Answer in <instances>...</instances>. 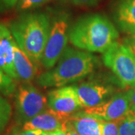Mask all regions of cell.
I'll return each instance as SVG.
<instances>
[{
    "label": "cell",
    "mask_w": 135,
    "mask_h": 135,
    "mask_svg": "<svg viewBox=\"0 0 135 135\" xmlns=\"http://www.w3.org/2000/svg\"><path fill=\"white\" fill-rule=\"evenodd\" d=\"M51 23L48 15L41 12H24L9 23L19 47L39 66L48 39Z\"/></svg>",
    "instance_id": "obj_1"
},
{
    "label": "cell",
    "mask_w": 135,
    "mask_h": 135,
    "mask_svg": "<svg viewBox=\"0 0 135 135\" xmlns=\"http://www.w3.org/2000/svg\"><path fill=\"white\" fill-rule=\"evenodd\" d=\"M119 38V32L109 19L98 14L86 15L68 32L70 42L89 53H104Z\"/></svg>",
    "instance_id": "obj_2"
},
{
    "label": "cell",
    "mask_w": 135,
    "mask_h": 135,
    "mask_svg": "<svg viewBox=\"0 0 135 135\" xmlns=\"http://www.w3.org/2000/svg\"><path fill=\"white\" fill-rule=\"evenodd\" d=\"M96 62V57L91 53L67 47L56 65L38 76L37 83L45 88L65 86L91 74Z\"/></svg>",
    "instance_id": "obj_3"
},
{
    "label": "cell",
    "mask_w": 135,
    "mask_h": 135,
    "mask_svg": "<svg viewBox=\"0 0 135 135\" xmlns=\"http://www.w3.org/2000/svg\"><path fill=\"white\" fill-rule=\"evenodd\" d=\"M47 98L30 83H22L15 93V120L22 126L46 110Z\"/></svg>",
    "instance_id": "obj_4"
},
{
    "label": "cell",
    "mask_w": 135,
    "mask_h": 135,
    "mask_svg": "<svg viewBox=\"0 0 135 135\" xmlns=\"http://www.w3.org/2000/svg\"><path fill=\"white\" fill-rule=\"evenodd\" d=\"M103 61L122 84L135 85V56L124 44L115 41L104 53Z\"/></svg>",
    "instance_id": "obj_5"
},
{
    "label": "cell",
    "mask_w": 135,
    "mask_h": 135,
    "mask_svg": "<svg viewBox=\"0 0 135 135\" xmlns=\"http://www.w3.org/2000/svg\"><path fill=\"white\" fill-rule=\"evenodd\" d=\"M69 25L68 16L61 14L53 20L48 39L44 49L41 64L45 69L53 68L67 47Z\"/></svg>",
    "instance_id": "obj_6"
},
{
    "label": "cell",
    "mask_w": 135,
    "mask_h": 135,
    "mask_svg": "<svg viewBox=\"0 0 135 135\" xmlns=\"http://www.w3.org/2000/svg\"><path fill=\"white\" fill-rule=\"evenodd\" d=\"M83 110L101 120L118 122L131 110L129 90L117 92L100 105Z\"/></svg>",
    "instance_id": "obj_7"
},
{
    "label": "cell",
    "mask_w": 135,
    "mask_h": 135,
    "mask_svg": "<svg viewBox=\"0 0 135 135\" xmlns=\"http://www.w3.org/2000/svg\"><path fill=\"white\" fill-rule=\"evenodd\" d=\"M47 101L49 108L65 116H71L84 109L75 86H65L50 91Z\"/></svg>",
    "instance_id": "obj_8"
},
{
    "label": "cell",
    "mask_w": 135,
    "mask_h": 135,
    "mask_svg": "<svg viewBox=\"0 0 135 135\" xmlns=\"http://www.w3.org/2000/svg\"><path fill=\"white\" fill-rule=\"evenodd\" d=\"M75 87L84 109L98 106L117 93L112 85L99 82L83 83Z\"/></svg>",
    "instance_id": "obj_9"
},
{
    "label": "cell",
    "mask_w": 135,
    "mask_h": 135,
    "mask_svg": "<svg viewBox=\"0 0 135 135\" xmlns=\"http://www.w3.org/2000/svg\"><path fill=\"white\" fill-rule=\"evenodd\" d=\"M70 116H65L47 108L39 115L26 122L21 128L24 130H40L44 132H52L65 129Z\"/></svg>",
    "instance_id": "obj_10"
},
{
    "label": "cell",
    "mask_w": 135,
    "mask_h": 135,
    "mask_svg": "<svg viewBox=\"0 0 135 135\" xmlns=\"http://www.w3.org/2000/svg\"><path fill=\"white\" fill-rule=\"evenodd\" d=\"M15 44L8 26L0 23V70L18 81L14 65Z\"/></svg>",
    "instance_id": "obj_11"
},
{
    "label": "cell",
    "mask_w": 135,
    "mask_h": 135,
    "mask_svg": "<svg viewBox=\"0 0 135 135\" xmlns=\"http://www.w3.org/2000/svg\"><path fill=\"white\" fill-rule=\"evenodd\" d=\"M113 19L122 32L135 35V0H118L113 9Z\"/></svg>",
    "instance_id": "obj_12"
},
{
    "label": "cell",
    "mask_w": 135,
    "mask_h": 135,
    "mask_svg": "<svg viewBox=\"0 0 135 135\" xmlns=\"http://www.w3.org/2000/svg\"><path fill=\"white\" fill-rule=\"evenodd\" d=\"M14 65L18 81L31 83L35 78L38 73V65L15 44Z\"/></svg>",
    "instance_id": "obj_13"
},
{
    "label": "cell",
    "mask_w": 135,
    "mask_h": 135,
    "mask_svg": "<svg viewBox=\"0 0 135 135\" xmlns=\"http://www.w3.org/2000/svg\"><path fill=\"white\" fill-rule=\"evenodd\" d=\"M69 122L79 135H101L100 119L83 110L71 115Z\"/></svg>",
    "instance_id": "obj_14"
},
{
    "label": "cell",
    "mask_w": 135,
    "mask_h": 135,
    "mask_svg": "<svg viewBox=\"0 0 135 135\" xmlns=\"http://www.w3.org/2000/svg\"><path fill=\"white\" fill-rule=\"evenodd\" d=\"M119 135H135V112L130 110L118 121Z\"/></svg>",
    "instance_id": "obj_15"
},
{
    "label": "cell",
    "mask_w": 135,
    "mask_h": 135,
    "mask_svg": "<svg viewBox=\"0 0 135 135\" xmlns=\"http://www.w3.org/2000/svg\"><path fill=\"white\" fill-rule=\"evenodd\" d=\"M12 115L11 105L5 97L0 94V134L4 131Z\"/></svg>",
    "instance_id": "obj_16"
},
{
    "label": "cell",
    "mask_w": 135,
    "mask_h": 135,
    "mask_svg": "<svg viewBox=\"0 0 135 135\" xmlns=\"http://www.w3.org/2000/svg\"><path fill=\"white\" fill-rule=\"evenodd\" d=\"M17 88L15 80L9 77L6 73L0 70V94L8 96L15 94Z\"/></svg>",
    "instance_id": "obj_17"
},
{
    "label": "cell",
    "mask_w": 135,
    "mask_h": 135,
    "mask_svg": "<svg viewBox=\"0 0 135 135\" xmlns=\"http://www.w3.org/2000/svg\"><path fill=\"white\" fill-rule=\"evenodd\" d=\"M50 0H18L16 9L20 12H26L30 10L38 8Z\"/></svg>",
    "instance_id": "obj_18"
},
{
    "label": "cell",
    "mask_w": 135,
    "mask_h": 135,
    "mask_svg": "<svg viewBox=\"0 0 135 135\" xmlns=\"http://www.w3.org/2000/svg\"><path fill=\"white\" fill-rule=\"evenodd\" d=\"M101 135H119L118 122H108L100 119Z\"/></svg>",
    "instance_id": "obj_19"
},
{
    "label": "cell",
    "mask_w": 135,
    "mask_h": 135,
    "mask_svg": "<svg viewBox=\"0 0 135 135\" xmlns=\"http://www.w3.org/2000/svg\"><path fill=\"white\" fill-rule=\"evenodd\" d=\"M17 2L18 0H0V12H5L16 8Z\"/></svg>",
    "instance_id": "obj_20"
},
{
    "label": "cell",
    "mask_w": 135,
    "mask_h": 135,
    "mask_svg": "<svg viewBox=\"0 0 135 135\" xmlns=\"http://www.w3.org/2000/svg\"><path fill=\"white\" fill-rule=\"evenodd\" d=\"M44 131L40 130H24L22 128L14 129L10 135H41Z\"/></svg>",
    "instance_id": "obj_21"
},
{
    "label": "cell",
    "mask_w": 135,
    "mask_h": 135,
    "mask_svg": "<svg viewBox=\"0 0 135 135\" xmlns=\"http://www.w3.org/2000/svg\"><path fill=\"white\" fill-rule=\"evenodd\" d=\"M73 4L81 6H93L97 5L101 0H68Z\"/></svg>",
    "instance_id": "obj_22"
},
{
    "label": "cell",
    "mask_w": 135,
    "mask_h": 135,
    "mask_svg": "<svg viewBox=\"0 0 135 135\" xmlns=\"http://www.w3.org/2000/svg\"><path fill=\"white\" fill-rule=\"evenodd\" d=\"M123 44L126 45L135 56V35H129L124 39Z\"/></svg>",
    "instance_id": "obj_23"
},
{
    "label": "cell",
    "mask_w": 135,
    "mask_h": 135,
    "mask_svg": "<svg viewBox=\"0 0 135 135\" xmlns=\"http://www.w3.org/2000/svg\"><path fill=\"white\" fill-rule=\"evenodd\" d=\"M130 93V110L135 112V85L129 89Z\"/></svg>",
    "instance_id": "obj_24"
},
{
    "label": "cell",
    "mask_w": 135,
    "mask_h": 135,
    "mask_svg": "<svg viewBox=\"0 0 135 135\" xmlns=\"http://www.w3.org/2000/svg\"><path fill=\"white\" fill-rule=\"evenodd\" d=\"M65 131L67 132L68 135H79L76 130L74 128L72 125L71 124V122H69V119L68 120L67 123H66V126H65Z\"/></svg>",
    "instance_id": "obj_25"
},
{
    "label": "cell",
    "mask_w": 135,
    "mask_h": 135,
    "mask_svg": "<svg viewBox=\"0 0 135 135\" xmlns=\"http://www.w3.org/2000/svg\"><path fill=\"white\" fill-rule=\"evenodd\" d=\"M48 135H68L65 129H59L48 133Z\"/></svg>",
    "instance_id": "obj_26"
},
{
    "label": "cell",
    "mask_w": 135,
    "mask_h": 135,
    "mask_svg": "<svg viewBox=\"0 0 135 135\" xmlns=\"http://www.w3.org/2000/svg\"><path fill=\"white\" fill-rule=\"evenodd\" d=\"M41 135H48V133L47 132H44L43 134H41Z\"/></svg>",
    "instance_id": "obj_27"
}]
</instances>
